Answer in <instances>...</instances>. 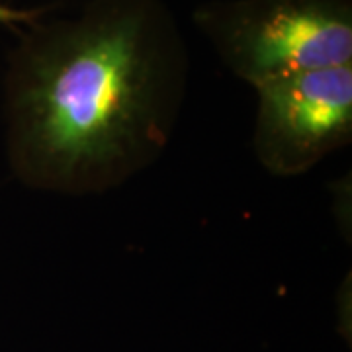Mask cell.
Returning a JSON list of instances; mask_svg holds the SVG:
<instances>
[{"label":"cell","instance_id":"6da1fadb","mask_svg":"<svg viewBox=\"0 0 352 352\" xmlns=\"http://www.w3.org/2000/svg\"><path fill=\"white\" fill-rule=\"evenodd\" d=\"M2 85L14 180L65 198L100 196L168 149L190 53L163 0H85L22 25Z\"/></svg>","mask_w":352,"mask_h":352},{"label":"cell","instance_id":"277c9868","mask_svg":"<svg viewBox=\"0 0 352 352\" xmlns=\"http://www.w3.org/2000/svg\"><path fill=\"white\" fill-rule=\"evenodd\" d=\"M41 8H14L0 2V24L2 25H25L34 22Z\"/></svg>","mask_w":352,"mask_h":352},{"label":"cell","instance_id":"7a4b0ae2","mask_svg":"<svg viewBox=\"0 0 352 352\" xmlns=\"http://www.w3.org/2000/svg\"><path fill=\"white\" fill-rule=\"evenodd\" d=\"M194 24L252 88L352 63L351 0H212L196 8Z\"/></svg>","mask_w":352,"mask_h":352},{"label":"cell","instance_id":"3957f363","mask_svg":"<svg viewBox=\"0 0 352 352\" xmlns=\"http://www.w3.org/2000/svg\"><path fill=\"white\" fill-rule=\"evenodd\" d=\"M252 153L268 175L302 176L352 141V63L264 82Z\"/></svg>","mask_w":352,"mask_h":352}]
</instances>
